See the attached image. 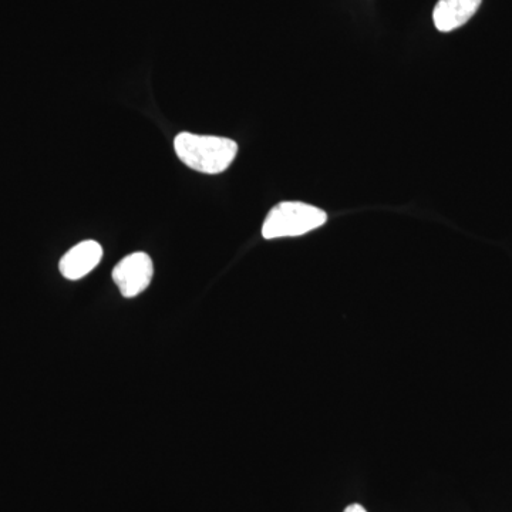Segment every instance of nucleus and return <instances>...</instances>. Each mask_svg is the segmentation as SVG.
I'll return each instance as SVG.
<instances>
[{"label":"nucleus","instance_id":"obj_5","mask_svg":"<svg viewBox=\"0 0 512 512\" xmlns=\"http://www.w3.org/2000/svg\"><path fill=\"white\" fill-rule=\"evenodd\" d=\"M483 0H439L433 10L434 25L439 32H453L476 15Z\"/></svg>","mask_w":512,"mask_h":512},{"label":"nucleus","instance_id":"obj_1","mask_svg":"<svg viewBox=\"0 0 512 512\" xmlns=\"http://www.w3.org/2000/svg\"><path fill=\"white\" fill-rule=\"evenodd\" d=\"M174 150L187 167L198 173L221 174L238 154V144L231 138L180 133L174 140Z\"/></svg>","mask_w":512,"mask_h":512},{"label":"nucleus","instance_id":"obj_2","mask_svg":"<svg viewBox=\"0 0 512 512\" xmlns=\"http://www.w3.org/2000/svg\"><path fill=\"white\" fill-rule=\"evenodd\" d=\"M328 215L320 208L299 201L279 202L266 215L262 225L265 239L301 237L313 229L322 227Z\"/></svg>","mask_w":512,"mask_h":512},{"label":"nucleus","instance_id":"obj_3","mask_svg":"<svg viewBox=\"0 0 512 512\" xmlns=\"http://www.w3.org/2000/svg\"><path fill=\"white\" fill-rule=\"evenodd\" d=\"M154 266L150 255L136 252L121 259L111 272L113 281L124 298H134L146 291L153 279Z\"/></svg>","mask_w":512,"mask_h":512},{"label":"nucleus","instance_id":"obj_6","mask_svg":"<svg viewBox=\"0 0 512 512\" xmlns=\"http://www.w3.org/2000/svg\"><path fill=\"white\" fill-rule=\"evenodd\" d=\"M343 512H367L360 504H350Z\"/></svg>","mask_w":512,"mask_h":512},{"label":"nucleus","instance_id":"obj_4","mask_svg":"<svg viewBox=\"0 0 512 512\" xmlns=\"http://www.w3.org/2000/svg\"><path fill=\"white\" fill-rule=\"evenodd\" d=\"M101 258H103V248L99 242H80L60 259V272L70 281H79L100 264Z\"/></svg>","mask_w":512,"mask_h":512}]
</instances>
